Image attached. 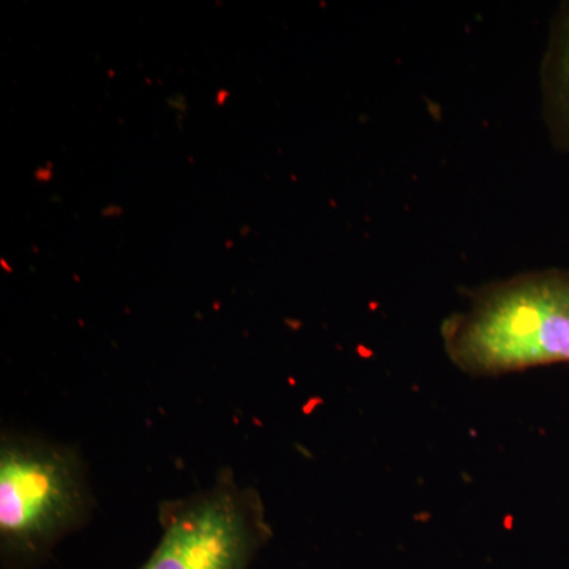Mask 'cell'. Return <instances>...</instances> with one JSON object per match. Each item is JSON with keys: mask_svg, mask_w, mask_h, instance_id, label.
<instances>
[{"mask_svg": "<svg viewBox=\"0 0 569 569\" xmlns=\"http://www.w3.org/2000/svg\"><path fill=\"white\" fill-rule=\"evenodd\" d=\"M452 365L473 377L569 365V269L549 268L479 288L441 325Z\"/></svg>", "mask_w": 569, "mask_h": 569, "instance_id": "6da1fadb", "label": "cell"}, {"mask_svg": "<svg viewBox=\"0 0 569 569\" xmlns=\"http://www.w3.org/2000/svg\"><path fill=\"white\" fill-rule=\"evenodd\" d=\"M96 509L88 466L70 445L28 433L0 438V563L36 569Z\"/></svg>", "mask_w": 569, "mask_h": 569, "instance_id": "7a4b0ae2", "label": "cell"}, {"mask_svg": "<svg viewBox=\"0 0 569 569\" xmlns=\"http://www.w3.org/2000/svg\"><path fill=\"white\" fill-rule=\"evenodd\" d=\"M162 537L138 569H250L272 539L263 498L230 468L211 488L159 505Z\"/></svg>", "mask_w": 569, "mask_h": 569, "instance_id": "3957f363", "label": "cell"}, {"mask_svg": "<svg viewBox=\"0 0 569 569\" xmlns=\"http://www.w3.org/2000/svg\"><path fill=\"white\" fill-rule=\"evenodd\" d=\"M539 89L550 144L557 152L569 153V2L561 3L550 21Z\"/></svg>", "mask_w": 569, "mask_h": 569, "instance_id": "277c9868", "label": "cell"}]
</instances>
